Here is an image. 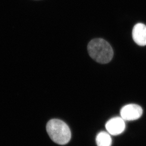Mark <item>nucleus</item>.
<instances>
[{
  "mask_svg": "<svg viewBox=\"0 0 146 146\" xmlns=\"http://www.w3.org/2000/svg\"><path fill=\"white\" fill-rule=\"evenodd\" d=\"M88 50L90 56L100 64H108L113 57V50L103 39L96 38L88 43Z\"/></svg>",
  "mask_w": 146,
  "mask_h": 146,
  "instance_id": "obj_1",
  "label": "nucleus"
},
{
  "mask_svg": "<svg viewBox=\"0 0 146 146\" xmlns=\"http://www.w3.org/2000/svg\"><path fill=\"white\" fill-rule=\"evenodd\" d=\"M46 131L51 139L59 145H65L71 139V131L69 126L62 120L54 119L46 124Z\"/></svg>",
  "mask_w": 146,
  "mask_h": 146,
  "instance_id": "obj_2",
  "label": "nucleus"
},
{
  "mask_svg": "<svg viewBox=\"0 0 146 146\" xmlns=\"http://www.w3.org/2000/svg\"><path fill=\"white\" fill-rule=\"evenodd\" d=\"M143 110L139 105L131 104L123 106L120 111L121 117L125 121L138 120L142 116Z\"/></svg>",
  "mask_w": 146,
  "mask_h": 146,
  "instance_id": "obj_3",
  "label": "nucleus"
},
{
  "mask_svg": "<svg viewBox=\"0 0 146 146\" xmlns=\"http://www.w3.org/2000/svg\"><path fill=\"white\" fill-rule=\"evenodd\" d=\"M125 121L121 117H115L106 123V131L110 135H118L122 133L125 129Z\"/></svg>",
  "mask_w": 146,
  "mask_h": 146,
  "instance_id": "obj_4",
  "label": "nucleus"
},
{
  "mask_svg": "<svg viewBox=\"0 0 146 146\" xmlns=\"http://www.w3.org/2000/svg\"><path fill=\"white\" fill-rule=\"evenodd\" d=\"M132 38L139 46H146V26L144 24H136L132 30Z\"/></svg>",
  "mask_w": 146,
  "mask_h": 146,
  "instance_id": "obj_5",
  "label": "nucleus"
},
{
  "mask_svg": "<svg viewBox=\"0 0 146 146\" xmlns=\"http://www.w3.org/2000/svg\"><path fill=\"white\" fill-rule=\"evenodd\" d=\"M96 141L98 146H111L112 145V138L108 132H99L96 137Z\"/></svg>",
  "mask_w": 146,
  "mask_h": 146,
  "instance_id": "obj_6",
  "label": "nucleus"
}]
</instances>
